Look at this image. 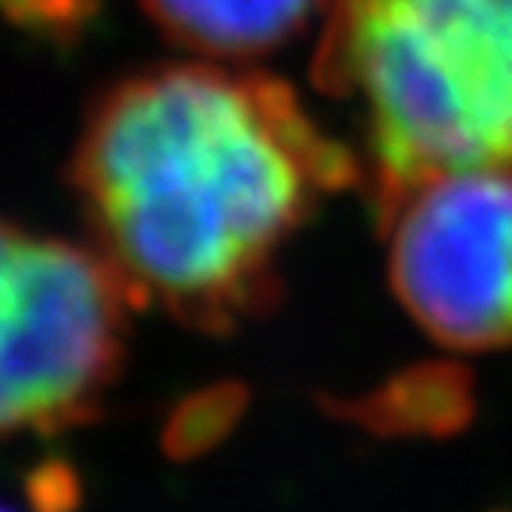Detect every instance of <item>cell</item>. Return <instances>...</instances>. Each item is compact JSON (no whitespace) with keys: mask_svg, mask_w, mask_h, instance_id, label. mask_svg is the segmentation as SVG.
I'll list each match as a JSON object with an SVG mask.
<instances>
[{"mask_svg":"<svg viewBox=\"0 0 512 512\" xmlns=\"http://www.w3.org/2000/svg\"><path fill=\"white\" fill-rule=\"evenodd\" d=\"M409 317L459 352L512 345V164L441 171L377 214Z\"/></svg>","mask_w":512,"mask_h":512,"instance_id":"277c9868","label":"cell"},{"mask_svg":"<svg viewBox=\"0 0 512 512\" xmlns=\"http://www.w3.org/2000/svg\"><path fill=\"white\" fill-rule=\"evenodd\" d=\"M320 0H143L175 47L217 61H249L292 40Z\"/></svg>","mask_w":512,"mask_h":512,"instance_id":"5b68a950","label":"cell"},{"mask_svg":"<svg viewBox=\"0 0 512 512\" xmlns=\"http://www.w3.org/2000/svg\"><path fill=\"white\" fill-rule=\"evenodd\" d=\"M360 160L264 72L153 64L96 96L68 182L132 306L228 335L281 299V256Z\"/></svg>","mask_w":512,"mask_h":512,"instance_id":"6da1fadb","label":"cell"},{"mask_svg":"<svg viewBox=\"0 0 512 512\" xmlns=\"http://www.w3.org/2000/svg\"><path fill=\"white\" fill-rule=\"evenodd\" d=\"M313 79L356 100L381 214L441 171L512 164V0H320Z\"/></svg>","mask_w":512,"mask_h":512,"instance_id":"7a4b0ae2","label":"cell"},{"mask_svg":"<svg viewBox=\"0 0 512 512\" xmlns=\"http://www.w3.org/2000/svg\"><path fill=\"white\" fill-rule=\"evenodd\" d=\"M128 310L93 246L0 221V438L93 420L125 363Z\"/></svg>","mask_w":512,"mask_h":512,"instance_id":"3957f363","label":"cell"},{"mask_svg":"<svg viewBox=\"0 0 512 512\" xmlns=\"http://www.w3.org/2000/svg\"><path fill=\"white\" fill-rule=\"evenodd\" d=\"M0 512H11V509H4V505H0Z\"/></svg>","mask_w":512,"mask_h":512,"instance_id":"ba28073f","label":"cell"},{"mask_svg":"<svg viewBox=\"0 0 512 512\" xmlns=\"http://www.w3.org/2000/svg\"><path fill=\"white\" fill-rule=\"evenodd\" d=\"M342 413L377 434H456L473 416V381L456 363H427L402 370Z\"/></svg>","mask_w":512,"mask_h":512,"instance_id":"8992f818","label":"cell"},{"mask_svg":"<svg viewBox=\"0 0 512 512\" xmlns=\"http://www.w3.org/2000/svg\"><path fill=\"white\" fill-rule=\"evenodd\" d=\"M4 11L29 25H68L82 22L93 0H0Z\"/></svg>","mask_w":512,"mask_h":512,"instance_id":"52a82bcc","label":"cell"}]
</instances>
